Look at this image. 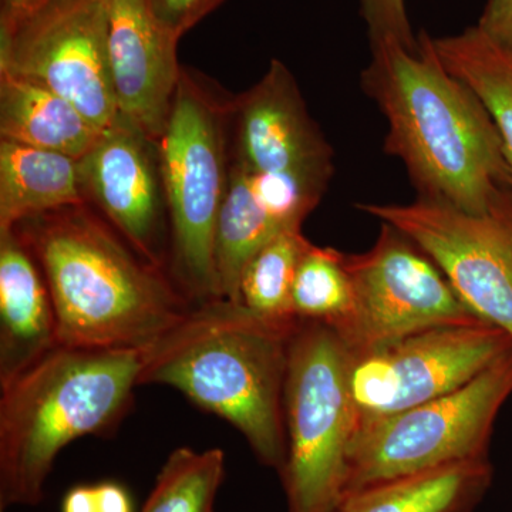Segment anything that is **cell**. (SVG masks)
<instances>
[{
    "label": "cell",
    "instance_id": "cell-21",
    "mask_svg": "<svg viewBox=\"0 0 512 512\" xmlns=\"http://www.w3.org/2000/svg\"><path fill=\"white\" fill-rule=\"evenodd\" d=\"M311 245L302 228L288 229L272 239L249 261L241 284L239 303L262 318L293 322L292 289L299 262Z\"/></svg>",
    "mask_w": 512,
    "mask_h": 512
},
{
    "label": "cell",
    "instance_id": "cell-25",
    "mask_svg": "<svg viewBox=\"0 0 512 512\" xmlns=\"http://www.w3.org/2000/svg\"><path fill=\"white\" fill-rule=\"evenodd\" d=\"M161 28L180 42L202 19L207 18L225 0H147Z\"/></svg>",
    "mask_w": 512,
    "mask_h": 512
},
{
    "label": "cell",
    "instance_id": "cell-10",
    "mask_svg": "<svg viewBox=\"0 0 512 512\" xmlns=\"http://www.w3.org/2000/svg\"><path fill=\"white\" fill-rule=\"evenodd\" d=\"M399 229L436 262L478 319L512 339V192L487 214L417 198L412 204H359Z\"/></svg>",
    "mask_w": 512,
    "mask_h": 512
},
{
    "label": "cell",
    "instance_id": "cell-20",
    "mask_svg": "<svg viewBox=\"0 0 512 512\" xmlns=\"http://www.w3.org/2000/svg\"><path fill=\"white\" fill-rule=\"evenodd\" d=\"M431 45L448 72L466 83L490 113L512 177V57L494 45L477 26Z\"/></svg>",
    "mask_w": 512,
    "mask_h": 512
},
{
    "label": "cell",
    "instance_id": "cell-7",
    "mask_svg": "<svg viewBox=\"0 0 512 512\" xmlns=\"http://www.w3.org/2000/svg\"><path fill=\"white\" fill-rule=\"evenodd\" d=\"M511 394L512 349L453 392L359 424L343 495L380 481L488 457L495 420Z\"/></svg>",
    "mask_w": 512,
    "mask_h": 512
},
{
    "label": "cell",
    "instance_id": "cell-13",
    "mask_svg": "<svg viewBox=\"0 0 512 512\" xmlns=\"http://www.w3.org/2000/svg\"><path fill=\"white\" fill-rule=\"evenodd\" d=\"M332 148L306 109L281 60L248 92L232 99L231 164L248 174L333 175Z\"/></svg>",
    "mask_w": 512,
    "mask_h": 512
},
{
    "label": "cell",
    "instance_id": "cell-27",
    "mask_svg": "<svg viewBox=\"0 0 512 512\" xmlns=\"http://www.w3.org/2000/svg\"><path fill=\"white\" fill-rule=\"evenodd\" d=\"M477 28L512 57V0H488Z\"/></svg>",
    "mask_w": 512,
    "mask_h": 512
},
{
    "label": "cell",
    "instance_id": "cell-5",
    "mask_svg": "<svg viewBox=\"0 0 512 512\" xmlns=\"http://www.w3.org/2000/svg\"><path fill=\"white\" fill-rule=\"evenodd\" d=\"M231 106L183 69L158 141L174 275L195 303L220 298L214 244L231 171Z\"/></svg>",
    "mask_w": 512,
    "mask_h": 512
},
{
    "label": "cell",
    "instance_id": "cell-8",
    "mask_svg": "<svg viewBox=\"0 0 512 512\" xmlns=\"http://www.w3.org/2000/svg\"><path fill=\"white\" fill-rule=\"evenodd\" d=\"M348 268L355 303L335 332L353 356L423 330L483 322L436 262L386 222L369 251L348 255Z\"/></svg>",
    "mask_w": 512,
    "mask_h": 512
},
{
    "label": "cell",
    "instance_id": "cell-14",
    "mask_svg": "<svg viewBox=\"0 0 512 512\" xmlns=\"http://www.w3.org/2000/svg\"><path fill=\"white\" fill-rule=\"evenodd\" d=\"M114 92L121 114L160 141L181 70L178 40L154 18L147 0H104Z\"/></svg>",
    "mask_w": 512,
    "mask_h": 512
},
{
    "label": "cell",
    "instance_id": "cell-11",
    "mask_svg": "<svg viewBox=\"0 0 512 512\" xmlns=\"http://www.w3.org/2000/svg\"><path fill=\"white\" fill-rule=\"evenodd\" d=\"M511 349L504 330L481 322L423 330L352 355L356 427L453 392Z\"/></svg>",
    "mask_w": 512,
    "mask_h": 512
},
{
    "label": "cell",
    "instance_id": "cell-15",
    "mask_svg": "<svg viewBox=\"0 0 512 512\" xmlns=\"http://www.w3.org/2000/svg\"><path fill=\"white\" fill-rule=\"evenodd\" d=\"M59 326L39 262L16 229L0 234V384L59 346Z\"/></svg>",
    "mask_w": 512,
    "mask_h": 512
},
{
    "label": "cell",
    "instance_id": "cell-28",
    "mask_svg": "<svg viewBox=\"0 0 512 512\" xmlns=\"http://www.w3.org/2000/svg\"><path fill=\"white\" fill-rule=\"evenodd\" d=\"M53 0H0V23L13 25L28 18Z\"/></svg>",
    "mask_w": 512,
    "mask_h": 512
},
{
    "label": "cell",
    "instance_id": "cell-16",
    "mask_svg": "<svg viewBox=\"0 0 512 512\" xmlns=\"http://www.w3.org/2000/svg\"><path fill=\"white\" fill-rule=\"evenodd\" d=\"M493 480L488 457L447 464L343 495L332 512H471Z\"/></svg>",
    "mask_w": 512,
    "mask_h": 512
},
{
    "label": "cell",
    "instance_id": "cell-17",
    "mask_svg": "<svg viewBox=\"0 0 512 512\" xmlns=\"http://www.w3.org/2000/svg\"><path fill=\"white\" fill-rule=\"evenodd\" d=\"M101 130L69 100L9 74H0V140L80 160Z\"/></svg>",
    "mask_w": 512,
    "mask_h": 512
},
{
    "label": "cell",
    "instance_id": "cell-19",
    "mask_svg": "<svg viewBox=\"0 0 512 512\" xmlns=\"http://www.w3.org/2000/svg\"><path fill=\"white\" fill-rule=\"evenodd\" d=\"M285 231L288 228L256 197L248 174L231 164L227 194L215 229L214 261L220 298L239 303V284L249 261Z\"/></svg>",
    "mask_w": 512,
    "mask_h": 512
},
{
    "label": "cell",
    "instance_id": "cell-6",
    "mask_svg": "<svg viewBox=\"0 0 512 512\" xmlns=\"http://www.w3.org/2000/svg\"><path fill=\"white\" fill-rule=\"evenodd\" d=\"M352 360L335 329L299 320L289 345L286 463L279 474L288 512H332L345 493L356 431Z\"/></svg>",
    "mask_w": 512,
    "mask_h": 512
},
{
    "label": "cell",
    "instance_id": "cell-12",
    "mask_svg": "<svg viewBox=\"0 0 512 512\" xmlns=\"http://www.w3.org/2000/svg\"><path fill=\"white\" fill-rule=\"evenodd\" d=\"M77 163L84 200L99 207L134 251L161 268L167 204L158 141L119 113Z\"/></svg>",
    "mask_w": 512,
    "mask_h": 512
},
{
    "label": "cell",
    "instance_id": "cell-26",
    "mask_svg": "<svg viewBox=\"0 0 512 512\" xmlns=\"http://www.w3.org/2000/svg\"><path fill=\"white\" fill-rule=\"evenodd\" d=\"M62 512H133V503L123 485L106 481L72 488L64 495Z\"/></svg>",
    "mask_w": 512,
    "mask_h": 512
},
{
    "label": "cell",
    "instance_id": "cell-1",
    "mask_svg": "<svg viewBox=\"0 0 512 512\" xmlns=\"http://www.w3.org/2000/svg\"><path fill=\"white\" fill-rule=\"evenodd\" d=\"M417 39L414 49L370 43L362 87L389 123L384 150L402 161L420 200L487 214L512 192L500 134L483 101L440 62L431 37Z\"/></svg>",
    "mask_w": 512,
    "mask_h": 512
},
{
    "label": "cell",
    "instance_id": "cell-9",
    "mask_svg": "<svg viewBox=\"0 0 512 512\" xmlns=\"http://www.w3.org/2000/svg\"><path fill=\"white\" fill-rule=\"evenodd\" d=\"M0 74L39 84L74 104L99 130L119 116L104 0H53L0 23Z\"/></svg>",
    "mask_w": 512,
    "mask_h": 512
},
{
    "label": "cell",
    "instance_id": "cell-4",
    "mask_svg": "<svg viewBox=\"0 0 512 512\" xmlns=\"http://www.w3.org/2000/svg\"><path fill=\"white\" fill-rule=\"evenodd\" d=\"M141 350L59 345L0 384V507L42 503L57 456L113 433L140 386Z\"/></svg>",
    "mask_w": 512,
    "mask_h": 512
},
{
    "label": "cell",
    "instance_id": "cell-22",
    "mask_svg": "<svg viewBox=\"0 0 512 512\" xmlns=\"http://www.w3.org/2000/svg\"><path fill=\"white\" fill-rule=\"evenodd\" d=\"M353 303L355 289L348 268V254L311 242L299 262L293 282V316L326 323L336 329L349 318Z\"/></svg>",
    "mask_w": 512,
    "mask_h": 512
},
{
    "label": "cell",
    "instance_id": "cell-3",
    "mask_svg": "<svg viewBox=\"0 0 512 512\" xmlns=\"http://www.w3.org/2000/svg\"><path fill=\"white\" fill-rule=\"evenodd\" d=\"M55 306L60 345L143 350L190 311L184 292L83 205L22 222Z\"/></svg>",
    "mask_w": 512,
    "mask_h": 512
},
{
    "label": "cell",
    "instance_id": "cell-24",
    "mask_svg": "<svg viewBox=\"0 0 512 512\" xmlns=\"http://www.w3.org/2000/svg\"><path fill=\"white\" fill-rule=\"evenodd\" d=\"M360 10L369 29L370 43L392 39L414 49V37L404 0H359Z\"/></svg>",
    "mask_w": 512,
    "mask_h": 512
},
{
    "label": "cell",
    "instance_id": "cell-2",
    "mask_svg": "<svg viewBox=\"0 0 512 512\" xmlns=\"http://www.w3.org/2000/svg\"><path fill=\"white\" fill-rule=\"evenodd\" d=\"M262 318L242 303H195L141 350L140 386L173 387L228 421L256 458L279 474L286 463L285 382L296 325Z\"/></svg>",
    "mask_w": 512,
    "mask_h": 512
},
{
    "label": "cell",
    "instance_id": "cell-18",
    "mask_svg": "<svg viewBox=\"0 0 512 512\" xmlns=\"http://www.w3.org/2000/svg\"><path fill=\"white\" fill-rule=\"evenodd\" d=\"M83 204L77 160L0 140V234L30 218Z\"/></svg>",
    "mask_w": 512,
    "mask_h": 512
},
{
    "label": "cell",
    "instance_id": "cell-23",
    "mask_svg": "<svg viewBox=\"0 0 512 512\" xmlns=\"http://www.w3.org/2000/svg\"><path fill=\"white\" fill-rule=\"evenodd\" d=\"M225 476L220 448L180 447L168 456L140 512H214Z\"/></svg>",
    "mask_w": 512,
    "mask_h": 512
}]
</instances>
